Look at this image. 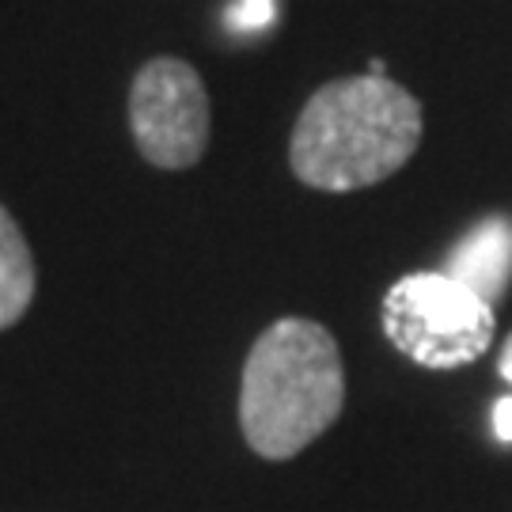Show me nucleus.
<instances>
[{
	"mask_svg": "<svg viewBox=\"0 0 512 512\" xmlns=\"http://www.w3.org/2000/svg\"><path fill=\"white\" fill-rule=\"evenodd\" d=\"M421 103L387 76L330 80L300 110L289 167L311 190L349 194L391 179L421 145Z\"/></svg>",
	"mask_w": 512,
	"mask_h": 512,
	"instance_id": "nucleus-1",
	"label": "nucleus"
},
{
	"mask_svg": "<svg viewBox=\"0 0 512 512\" xmlns=\"http://www.w3.org/2000/svg\"><path fill=\"white\" fill-rule=\"evenodd\" d=\"M346 406V368L323 323L285 315L258 334L239 384V429L262 459H293Z\"/></svg>",
	"mask_w": 512,
	"mask_h": 512,
	"instance_id": "nucleus-2",
	"label": "nucleus"
},
{
	"mask_svg": "<svg viewBox=\"0 0 512 512\" xmlns=\"http://www.w3.org/2000/svg\"><path fill=\"white\" fill-rule=\"evenodd\" d=\"M277 16V0H236L232 12H228V23L236 31H266Z\"/></svg>",
	"mask_w": 512,
	"mask_h": 512,
	"instance_id": "nucleus-7",
	"label": "nucleus"
},
{
	"mask_svg": "<svg viewBox=\"0 0 512 512\" xmlns=\"http://www.w3.org/2000/svg\"><path fill=\"white\" fill-rule=\"evenodd\" d=\"M497 372H501V376H505V380L512 384V334L505 338V346H501V357H497Z\"/></svg>",
	"mask_w": 512,
	"mask_h": 512,
	"instance_id": "nucleus-9",
	"label": "nucleus"
},
{
	"mask_svg": "<svg viewBox=\"0 0 512 512\" xmlns=\"http://www.w3.org/2000/svg\"><path fill=\"white\" fill-rule=\"evenodd\" d=\"M387 342L414 365L448 372L475 365L494 342V308L448 274H406L384 293Z\"/></svg>",
	"mask_w": 512,
	"mask_h": 512,
	"instance_id": "nucleus-3",
	"label": "nucleus"
},
{
	"mask_svg": "<svg viewBox=\"0 0 512 512\" xmlns=\"http://www.w3.org/2000/svg\"><path fill=\"white\" fill-rule=\"evenodd\" d=\"M494 433H497V440H505V444L512 440V395L497 399V406H494Z\"/></svg>",
	"mask_w": 512,
	"mask_h": 512,
	"instance_id": "nucleus-8",
	"label": "nucleus"
},
{
	"mask_svg": "<svg viewBox=\"0 0 512 512\" xmlns=\"http://www.w3.org/2000/svg\"><path fill=\"white\" fill-rule=\"evenodd\" d=\"M209 92L194 65L152 57L129 88V129L137 152L160 171H186L209 148Z\"/></svg>",
	"mask_w": 512,
	"mask_h": 512,
	"instance_id": "nucleus-4",
	"label": "nucleus"
},
{
	"mask_svg": "<svg viewBox=\"0 0 512 512\" xmlns=\"http://www.w3.org/2000/svg\"><path fill=\"white\" fill-rule=\"evenodd\" d=\"M384 69H387V65H384V61H380V57H376V61L368 65V76H387Z\"/></svg>",
	"mask_w": 512,
	"mask_h": 512,
	"instance_id": "nucleus-10",
	"label": "nucleus"
},
{
	"mask_svg": "<svg viewBox=\"0 0 512 512\" xmlns=\"http://www.w3.org/2000/svg\"><path fill=\"white\" fill-rule=\"evenodd\" d=\"M38 289L35 258L19 232L16 217L0 205V330L16 327Z\"/></svg>",
	"mask_w": 512,
	"mask_h": 512,
	"instance_id": "nucleus-6",
	"label": "nucleus"
},
{
	"mask_svg": "<svg viewBox=\"0 0 512 512\" xmlns=\"http://www.w3.org/2000/svg\"><path fill=\"white\" fill-rule=\"evenodd\" d=\"M448 277L467 285L478 300L494 308L505 296L512 281V220L509 217H486L456 243L448 255Z\"/></svg>",
	"mask_w": 512,
	"mask_h": 512,
	"instance_id": "nucleus-5",
	"label": "nucleus"
}]
</instances>
